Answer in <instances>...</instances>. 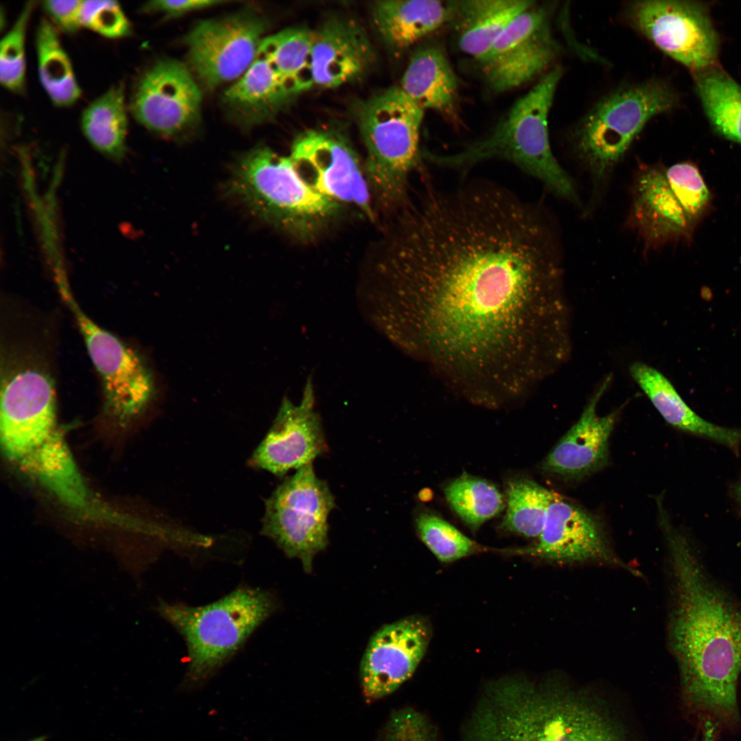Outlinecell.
<instances>
[{
    "instance_id": "8",
    "label": "cell",
    "mask_w": 741,
    "mask_h": 741,
    "mask_svg": "<svg viewBox=\"0 0 741 741\" xmlns=\"http://www.w3.org/2000/svg\"><path fill=\"white\" fill-rule=\"evenodd\" d=\"M677 103L664 82L620 89L602 99L583 121L576 148L593 181L603 183L645 125Z\"/></svg>"
},
{
    "instance_id": "6",
    "label": "cell",
    "mask_w": 741,
    "mask_h": 741,
    "mask_svg": "<svg viewBox=\"0 0 741 741\" xmlns=\"http://www.w3.org/2000/svg\"><path fill=\"white\" fill-rule=\"evenodd\" d=\"M231 192L259 218L300 239L317 234L340 208L301 176L290 156L268 148L245 154L233 170Z\"/></svg>"
},
{
    "instance_id": "40",
    "label": "cell",
    "mask_w": 741,
    "mask_h": 741,
    "mask_svg": "<svg viewBox=\"0 0 741 741\" xmlns=\"http://www.w3.org/2000/svg\"><path fill=\"white\" fill-rule=\"evenodd\" d=\"M736 498L741 508V481L738 484L735 490Z\"/></svg>"
},
{
    "instance_id": "5",
    "label": "cell",
    "mask_w": 741,
    "mask_h": 741,
    "mask_svg": "<svg viewBox=\"0 0 741 741\" xmlns=\"http://www.w3.org/2000/svg\"><path fill=\"white\" fill-rule=\"evenodd\" d=\"M275 602L263 590L239 587L200 607L162 602L157 609L183 636L188 666L183 683L192 690L204 683L273 612Z\"/></svg>"
},
{
    "instance_id": "14",
    "label": "cell",
    "mask_w": 741,
    "mask_h": 741,
    "mask_svg": "<svg viewBox=\"0 0 741 741\" xmlns=\"http://www.w3.org/2000/svg\"><path fill=\"white\" fill-rule=\"evenodd\" d=\"M266 27L263 17L247 12L199 22L185 38L193 71L210 89L242 75L257 56Z\"/></svg>"
},
{
    "instance_id": "25",
    "label": "cell",
    "mask_w": 741,
    "mask_h": 741,
    "mask_svg": "<svg viewBox=\"0 0 741 741\" xmlns=\"http://www.w3.org/2000/svg\"><path fill=\"white\" fill-rule=\"evenodd\" d=\"M630 373L640 388L671 425L687 433L736 449L741 443V430L722 427L705 420L681 398L671 382L655 368L635 362Z\"/></svg>"
},
{
    "instance_id": "10",
    "label": "cell",
    "mask_w": 741,
    "mask_h": 741,
    "mask_svg": "<svg viewBox=\"0 0 741 741\" xmlns=\"http://www.w3.org/2000/svg\"><path fill=\"white\" fill-rule=\"evenodd\" d=\"M335 506L328 484L317 477L313 463L307 464L266 500L261 533L311 573L314 557L328 545V519Z\"/></svg>"
},
{
    "instance_id": "12",
    "label": "cell",
    "mask_w": 741,
    "mask_h": 741,
    "mask_svg": "<svg viewBox=\"0 0 741 741\" xmlns=\"http://www.w3.org/2000/svg\"><path fill=\"white\" fill-rule=\"evenodd\" d=\"M634 26L693 73L717 65L719 38L708 7L697 1L648 0L629 9Z\"/></svg>"
},
{
    "instance_id": "21",
    "label": "cell",
    "mask_w": 741,
    "mask_h": 741,
    "mask_svg": "<svg viewBox=\"0 0 741 741\" xmlns=\"http://www.w3.org/2000/svg\"><path fill=\"white\" fill-rule=\"evenodd\" d=\"M609 379L588 401L578 420L545 458L542 469L567 480H577L602 469L609 460V442L618 412L599 416L597 405Z\"/></svg>"
},
{
    "instance_id": "27",
    "label": "cell",
    "mask_w": 741,
    "mask_h": 741,
    "mask_svg": "<svg viewBox=\"0 0 741 741\" xmlns=\"http://www.w3.org/2000/svg\"><path fill=\"white\" fill-rule=\"evenodd\" d=\"M292 95L283 79L257 53L248 70L226 91L223 99L239 118L258 123L274 113Z\"/></svg>"
},
{
    "instance_id": "37",
    "label": "cell",
    "mask_w": 741,
    "mask_h": 741,
    "mask_svg": "<svg viewBox=\"0 0 741 741\" xmlns=\"http://www.w3.org/2000/svg\"><path fill=\"white\" fill-rule=\"evenodd\" d=\"M378 741H440L435 725L417 709L405 707L393 710Z\"/></svg>"
},
{
    "instance_id": "28",
    "label": "cell",
    "mask_w": 741,
    "mask_h": 741,
    "mask_svg": "<svg viewBox=\"0 0 741 741\" xmlns=\"http://www.w3.org/2000/svg\"><path fill=\"white\" fill-rule=\"evenodd\" d=\"M694 78L714 132L741 145V85L718 65L694 73Z\"/></svg>"
},
{
    "instance_id": "16",
    "label": "cell",
    "mask_w": 741,
    "mask_h": 741,
    "mask_svg": "<svg viewBox=\"0 0 741 741\" xmlns=\"http://www.w3.org/2000/svg\"><path fill=\"white\" fill-rule=\"evenodd\" d=\"M548 22L546 10L532 5L515 17L478 60L493 91L517 88L551 64L556 46Z\"/></svg>"
},
{
    "instance_id": "19",
    "label": "cell",
    "mask_w": 741,
    "mask_h": 741,
    "mask_svg": "<svg viewBox=\"0 0 741 741\" xmlns=\"http://www.w3.org/2000/svg\"><path fill=\"white\" fill-rule=\"evenodd\" d=\"M517 552L554 563H602L639 573L614 553L596 516L557 494L548 506L537 542Z\"/></svg>"
},
{
    "instance_id": "18",
    "label": "cell",
    "mask_w": 741,
    "mask_h": 741,
    "mask_svg": "<svg viewBox=\"0 0 741 741\" xmlns=\"http://www.w3.org/2000/svg\"><path fill=\"white\" fill-rule=\"evenodd\" d=\"M430 637L427 622L417 615L385 624L373 635L360 666V685L366 701L390 695L411 677Z\"/></svg>"
},
{
    "instance_id": "35",
    "label": "cell",
    "mask_w": 741,
    "mask_h": 741,
    "mask_svg": "<svg viewBox=\"0 0 741 741\" xmlns=\"http://www.w3.org/2000/svg\"><path fill=\"white\" fill-rule=\"evenodd\" d=\"M34 6L27 2L11 29L0 43V82L11 92L19 93L25 87V32Z\"/></svg>"
},
{
    "instance_id": "24",
    "label": "cell",
    "mask_w": 741,
    "mask_h": 741,
    "mask_svg": "<svg viewBox=\"0 0 741 741\" xmlns=\"http://www.w3.org/2000/svg\"><path fill=\"white\" fill-rule=\"evenodd\" d=\"M399 86L424 110H432L456 120L458 78L439 46L426 45L414 53Z\"/></svg>"
},
{
    "instance_id": "31",
    "label": "cell",
    "mask_w": 741,
    "mask_h": 741,
    "mask_svg": "<svg viewBox=\"0 0 741 741\" xmlns=\"http://www.w3.org/2000/svg\"><path fill=\"white\" fill-rule=\"evenodd\" d=\"M36 50L40 82L57 106L74 104L81 95L71 60L51 23L43 19L36 34Z\"/></svg>"
},
{
    "instance_id": "33",
    "label": "cell",
    "mask_w": 741,
    "mask_h": 741,
    "mask_svg": "<svg viewBox=\"0 0 741 741\" xmlns=\"http://www.w3.org/2000/svg\"><path fill=\"white\" fill-rule=\"evenodd\" d=\"M445 494L457 515L473 530L504 507L503 497L493 484L465 473L451 481Z\"/></svg>"
},
{
    "instance_id": "11",
    "label": "cell",
    "mask_w": 741,
    "mask_h": 741,
    "mask_svg": "<svg viewBox=\"0 0 741 741\" xmlns=\"http://www.w3.org/2000/svg\"><path fill=\"white\" fill-rule=\"evenodd\" d=\"M58 285L102 379L104 415L115 428L125 429L143 412L154 397L152 374L135 351L83 312L62 278L59 279Z\"/></svg>"
},
{
    "instance_id": "36",
    "label": "cell",
    "mask_w": 741,
    "mask_h": 741,
    "mask_svg": "<svg viewBox=\"0 0 741 741\" xmlns=\"http://www.w3.org/2000/svg\"><path fill=\"white\" fill-rule=\"evenodd\" d=\"M81 26L108 38H121L131 33V25L119 3L111 0H84Z\"/></svg>"
},
{
    "instance_id": "26",
    "label": "cell",
    "mask_w": 741,
    "mask_h": 741,
    "mask_svg": "<svg viewBox=\"0 0 741 741\" xmlns=\"http://www.w3.org/2000/svg\"><path fill=\"white\" fill-rule=\"evenodd\" d=\"M376 30L390 48L402 51L447 24V2L436 0H384L374 3Z\"/></svg>"
},
{
    "instance_id": "15",
    "label": "cell",
    "mask_w": 741,
    "mask_h": 741,
    "mask_svg": "<svg viewBox=\"0 0 741 741\" xmlns=\"http://www.w3.org/2000/svg\"><path fill=\"white\" fill-rule=\"evenodd\" d=\"M290 157L302 178L316 191L354 204L373 217L369 184L356 154L340 135L309 130L298 136Z\"/></svg>"
},
{
    "instance_id": "2",
    "label": "cell",
    "mask_w": 741,
    "mask_h": 741,
    "mask_svg": "<svg viewBox=\"0 0 741 741\" xmlns=\"http://www.w3.org/2000/svg\"><path fill=\"white\" fill-rule=\"evenodd\" d=\"M673 576L670 646L683 697L694 711L731 725L739 719L741 604L709 576L685 534L663 519Z\"/></svg>"
},
{
    "instance_id": "22",
    "label": "cell",
    "mask_w": 741,
    "mask_h": 741,
    "mask_svg": "<svg viewBox=\"0 0 741 741\" xmlns=\"http://www.w3.org/2000/svg\"><path fill=\"white\" fill-rule=\"evenodd\" d=\"M373 48L362 27L351 19L333 17L313 32L314 86L336 87L359 77L373 60Z\"/></svg>"
},
{
    "instance_id": "32",
    "label": "cell",
    "mask_w": 741,
    "mask_h": 741,
    "mask_svg": "<svg viewBox=\"0 0 741 741\" xmlns=\"http://www.w3.org/2000/svg\"><path fill=\"white\" fill-rule=\"evenodd\" d=\"M556 495L529 478L510 480L506 487L507 509L502 527L526 537H539Z\"/></svg>"
},
{
    "instance_id": "3",
    "label": "cell",
    "mask_w": 741,
    "mask_h": 741,
    "mask_svg": "<svg viewBox=\"0 0 741 741\" xmlns=\"http://www.w3.org/2000/svg\"><path fill=\"white\" fill-rule=\"evenodd\" d=\"M608 697L560 677L494 682L474 709L465 741H636Z\"/></svg>"
},
{
    "instance_id": "9",
    "label": "cell",
    "mask_w": 741,
    "mask_h": 741,
    "mask_svg": "<svg viewBox=\"0 0 741 741\" xmlns=\"http://www.w3.org/2000/svg\"><path fill=\"white\" fill-rule=\"evenodd\" d=\"M710 203L709 189L694 164L648 167L634 183L632 217L646 244L659 246L691 236Z\"/></svg>"
},
{
    "instance_id": "23",
    "label": "cell",
    "mask_w": 741,
    "mask_h": 741,
    "mask_svg": "<svg viewBox=\"0 0 741 741\" xmlns=\"http://www.w3.org/2000/svg\"><path fill=\"white\" fill-rule=\"evenodd\" d=\"M534 3L530 0L447 1V24L455 33L459 49L478 60L512 21Z\"/></svg>"
},
{
    "instance_id": "20",
    "label": "cell",
    "mask_w": 741,
    "mask_h": 741,
    "mask_svg": "<svg viewBox=\"0 0 741 741\" xmlns=\"http://www.w3.org/2000/svg\"><path fill=\"white\" fill-rule=\"evenodd\" d=\"M314 403L310 379L299 405L283 400L272 425L253 453V466L283 476L313 463L328 450Z\"/></svg>"
},
{
    "instance_id": "34",
    "label": "cell",
    "mask_w": 741,
    "mask_h": 741,
    "mask_svg": "<svg viewBox=\"0 0 741 741\" xmlns=\"http://www.w3.org/2000/svg\"><path fill=\"white\" fill-rule=\"evenodd\" d=\"M415 526L422 541L443 562H451L474 553L478 545L454 526L434 515L421 511Z\"/></svg>"
},
{
    "instance_id": "39",
    "label": "cell",
    "mask_w": 741,
    "mask_h": 741,
    "mask_svg": "<svg viewBox=\"0 0 741 741\" xmlns=\"http://www.w3.org/2000/svg\"><path fill=\"white\" fill-rule=\"evenodd\" d=\"M226 2L216 0H157L145 3L143 7V10L148 12H161L167 17H176L189 12L215 6Z\"/></svg>"
},
{
    "instance_id": "38",
    "label": "cell",
    "mask_w": 741,
    "mask_h": 741,
    "mask_svg": "<svg viewBox=\"0 0 741 741\" xmlns=\"http://www.w3.org/2000/svg\"><path fill=\"white\" fill-rule=\"evenodd\" d=\"M80 0H47L43 7L54 23L67 33L75 32L81 26Z\"/></svg>"
},
{
    "instance_id": "7",
    "label": "cell",
    "mask_w": 741,
    "mask_h": 741,
    "mask_svg": "<svg viewBox=\"0 0 741 741\" xmlns=\"http://www.w3.org/2000/svg\"><path fill=\"white\" fill-rule=\"evenodd\" d=\"M424 112L400 86L374 95L359 108L358 126L367 155L365 173L382 204H397L405 198L409 175L419 161Z\"/></svg>"
},
{
    "instance_id": "4",
    "label": "cell",
    "mask_w": 741,
    "mask_h": 741,
    "mask_svg": "<svg viewBox=\"0 0 741 741\" xmlns=\"http://www.w3.org/2000/svg\"><path fill=\"white\" fill-rule=\"evenodd\" d=\"M562 71L555 68L511 106L485 137L455 153L427 152L438 166L467 169L490 159L509 161L541 181L555 195L579 203L574 185L555 158L550 144L548 119Z\"/></svg>"
},
{
    "instance_id": "13",
    "label": "cell",
    "mask_w": 741,
    "mask_h": 741,
    "mask_svg": "<svg viewBox=\"0 0 741 741\" xmlns=\"http://www.w3.org/2000/svg\"><path fill=\"white\" fill-rule=\"evenodd\" d=\"M0 424L1 445L11 460L32 454L57 436L55 391L48 373L25 366L5 375Z\"/></svg>"
},
{
    "instance_id": "1",
    "label": "cell",
    "mask_w": 741,
    "mask_h": 741,
    "mask_svg": "<svg viewBox=\"0 0 741 741\" xmlns=\"http://www.w3.org/2000/svg\"><path fill=\"white\" fill-rule=\"evenodd\" d=\"M381 261L396 340L472 399L519 397L559 362L561 269L543 215L504 187L431 191Z\"/></svg>"
},
{
    "instance_id": "29",
    "label": "cell",
    "mask_w": 741,
    "mask_h": 741,
    "mask_svg": "<svg viewBox=\"0 0 741 741\" xmlns=\"http://www.w3.org/2000/svg\"><path fill=\"white\" fill-rule=\"evenodd\" d=\"M81 127L99 152L114 159L125 155L128 116L121 83L112 86L87 106L82 114Z\"/></svg>"
},
{
    "instance_id": "17",
    "label": "cell",
    "mask_w": 741,
    "mask_h": 741,
    "mask_svg": "<svg viewBox=\"0 0 741 741\" xmlns=\"http://www.w3.org/2000/svg\"><path fill=\"white\" fill-rule=\"evenodd\" d=\"M201 94L182 63L161 60L145 71L134 88L130 110L148 129L167 137L180 134L199 121Z\"/></svg>"
},
{
    "instance_id": "30",
    "label": "cell",
    "mask_w": 741,
    "mask_h": 741,
    "mask_svg": "<svg viewBox=\"0 0 741 741\" xmlns=\"http://www.w3.org/2000/svg\"><path fill=\"white\" fill-rule=\"evenodd\" d=\"M313 32L289 28L264 38L258 54L283 79L292 94L314 86L311 72Z\"/></svg>"
}]
</instances>
